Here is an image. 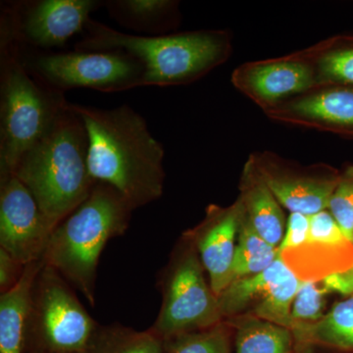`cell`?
Returning a JSON list of instances; mask_svg holds the SVG:
<instances>
[{
    "mask_svg": "<svg viewBox=\"0 0 353 353\" xmlns=\"http://www.w3.org/2000/svg\"><path fill=\"white\" fill-rule=\"evenodd\" d=\"M85 125L88 167L95 183L110 185L137 209L163 194L164 148L145 119L128 105L101 109L67 101Z\"/></svg>",
    "mask_w": 353,
    "mask_h": 353,
    "instance_id": "cell-1",
    "label": "cell"
},
{
    "mask_svg": "<svg viewBox=\"0 0 353 353\" xmlns=\"http://www.w3.org/2000/svg\"><path fill=\"white\" fill-rule=\"evenodd\" d=\"M88 138L81 118L64 101L54 122L21 158L13 175L38 202L54 231L90 196Z\"/></svg>",
    "mask_w": 353,
    "mask_h": 353,
    "instance_id": "cell-2",
    "label": "cell"
},
{
    "mask_svg": "<svg viewBox=\"0 0 353 353\" xmlns=\"http://www.w3.org/2000/svg\"><path fill=\"white\" fill-rule=\"evenodd\" d=\"M87 36L77 50L126 52L145 68L143 85H185L196 82L224 63L232 53V37L222 30L141 37L88 20Z\"/></svg>",
    "mask_w": 353,
    "mask_h": 353,
    "instance_id": "cell-3",
    "label": "cell"
},
{
    "mask_svg": "<svg viewBox=\"0 0 353 353\" xmlns=\"http://www.w3.org/2000/svg\"><path fill=\"white\" fill-rule=\"evenodd\" d=\"M134 208L110 185L97 183L90 196L51 234L43 261L94 306L97 267L111 239L129 228Z\"/></svg>",
    "mask_w": 353,
    "mask_h": 353,
    "instance_id": "cell-4",
    "label": "cell"
},
{
    "mask_svg": "<svg viewBox=\"0 0 353 353\" xmlns=\"http://www.w3.org/2000/svg\"><path fill=\"white\" fill-rule=\"evenodd\" d=\"M1 60L0 180L13 175L21 158L43 138L61 110L63 94L28 72L15 50L6 46Z\"/></svg>",
    "mask_w": 353,
    "mask_h": 353,
    "instance_id": "cell-5",
    "label": "cell"
},
{
    "mask_svg": "<svg viewBox=\"0 0 353 353\" xmlns=\"http://www.w3.org/2000/svg\"><path fill=\"white\" fill-rule=\"evenodd\" d=\"M97 326L75 289L43 263L32 285L24 353H85Z\"/></svg>",
    "mask_w": 353,
    "mask_h": 353,
    "instance_id": "cell-6",
    "label": "cell"
},
{
    "mask_svg": "<svg viewBox=\"0 0 353 353\" xmlns=\"http://www.w3.org/2000/svg\"><path fill=\"white\" fill-rule=\"evenodd\" d=\"M194 243L183 234L160 279L162 303L152 331L162 340L201 331L223 320L218 296L204 275Z\"/></svg>",
    "mask_w": 353,
    "mask_h": 353,
    "instance_id": "cell-7",
    "label": "cell"
},
{
    "mask_svg": "<svg viewBox=\"0 0 353 353\" xmlns=\"http://www.w3.org/2000/svg\"><path fill=\"white\" fill-rule=\"evenodd\" d=\"M29 66L37 80L60 92L74 88L123 92L143 85L145 74L138 59L118 50L39 55Z\"/></svg>",
    "mask_w": 353,
    "mask_h": 353,
    "instance_id": "cell-8",
    "label": "cell"
},
{
    "mask_svg": "<svg viewBox=\"0 0 353 353\" xmlns=\"http://www.w3.org/2000/svg\"><path fill=\"white\" fill-rule=\"evenodd\" d=\"M290 213L312 216L329 208L341 171L328 164L301 166L277 153L263 150L248 157Z\"/></svg>",
    "mask_w": 353,
    "mask_h": 353,
    "instance_id": "cell-9",
    "label": "cell"
},
{
    "mask_svg": "<svg viewBox=\"0 0 353 353\" xmlns=\"http://www.w3.org/2000/svg\"><path fill=\"white\" fill-rule=\"evenodd\" d=\"M301 281L279 256L270 267L234 281L218 296L223 320L252 315L292 330L290 308Z\"/></svg>",
    "mask_w": 353,
    "mask_h": 353,
    "instance_id": "cell-10",
    "label": "cell"
},
{
    "mask_svg": "<svg viewBox=\"0 0 353 353\" xmlns=\"http://www.w3.org/2000/svg\"><path fill=\"white\" fill-rule=\"evenodd\" d=\"M52 232L38 202L17 176L0 180V248L26 266L43 260Z\"/></svg>",
    "mask_w": 353,
    "mask_h": 353,
    "instance_id": "cell-11",
    "label": "cell"
},
{
    "mask_svg": "<svg viewBox=\"0 0 353 353\" xmlns=\"http://www.w3.org/2000/svg\"><path fill=\"white\" fill-rule=\"evenodd\" d=\"M231 81L234 88L263 111L318 88L314 66L301 51L245 62L234 70Z\"/></svg>",
    "mask_w": 353,
    "mask_h": 353,
    "instance_id": "cell-12",
    "label": "cell"
},
{
    "mask_svg": "<svg viewBox=\"0 0 353 353\" xmlns=\"http://www.w3.org/2000/svg\"><path fill=\"white\" fill-rule=\"evenodd\" d=\"M280 257L303 282H322L353 268V241L326 209L310 216L307 240L296 248L281 250Z\"/></svg>",
    "mask_w": 353,
    "mask_h": 353,
    "instance_id": "cell-13",
    "label": "cell"
},
{
    "mask_svg": "<svg viewBox=\"0 0 353 353\" xmlns=\"http://www.w3.org/2000/svg\"><path fill=\"white\" fill-rule=\"evenodd\" d=\"M245 214L240 199L226 208L212 204L201 224L185 233L194 243L217 296L232 283L236 241Z\"/></svg>",
    "mask_w": 353,
    "mask_h": 353,
    "instance_id": "cell-14",
    "label": "cell"
},
{
    "mask_svg": "<svg viewBox=\"0 0 353 353\" xmlns=\"http://www.w3.org/2000/svg\"><path fill=\"white\" fill-rule=\"evenodd\" d=\"M275 122L353 139V88L327 87L263 111Z\"/></svg>",
    "mask_w": 353,
    "mask_h": 353,
    "instance_id": "cell-15",
    "label": "cell"
},
{
    "mask_svg": "<svg viewBox=\"0 0 353 353\" xmlns=\"http://www.w3.org/2000/svg\"><path fill=\"white\" fill-rule=\"evenodd\" d=\"M97 6L99 2L94 0L34 2L14 17L9 34L39 48L62 46L85 29L88 15Z\"/></svg>",
    "mask_w": 353,
    "mask_h": 353,
    "instance_id": "cell-16",
    "label": "cell"
},
{
    "mask_svg": "<svg viewBox=\"0 0 353 353\" xmlns=\"http://www.w3.org/2000/svg\"><path fill=\"white\" fill-rule=\"evenodd\" d=\"M239 189V199L255 231L278 248L285 232L284 208L250 157L243 165Z\"/></svg>",
    "mask_w": 353,
    "mask_h": 353,
    "instance_id": "cell-17",
    "label": "cell"
},
{
    "mask_svg": "<svg viewBox=\"0 0 353 353\" xmlns=\"http://www.w3.org/2000/svg\"><path fill=\"white\" fill-rule=\"evenodd\" d=\"M43 265V260L28 264L17 285L0 296V353H24L32 285Z\"/></svg>",
    "mask_w": 353,
    "mask_h": 353,
    "instance_id": "cell-18",
    "label": "cell"
},
{
    "mask_svg": "<svg viewBox=\"0 0 353 353\" xmlns=\"http://www.w3.org/2000/svg\"><path fill=\"white\" fill-rule=\"evenodd\" d=\"M296 347L353 353V294L332 306L320 321L292 330Z\"/></svg>",
    "mask_w": 353,
    "mask_h": 353,
    "instance_id": "cell-19",
    "label": "cell"
},
{
    "mask_svg": "<svg viewBox=\"0 0 353 353\" xmlns=\"http://www.w3.org/2000/svg\"><path fill=\"white\" fill-rule=\"evenodd\" d=\"M233 330V353H296L292 330L252 315L225 320Z\"/></svg>",
    "mask_w": 353,
    "mask_h": 353,
    "instance_id": "cell-20",
    "label": "cell"
},
{
    "mask_svg": "<svg viewBox=\"0 0 353 353\" xmlns=\"http://www.w3.org/2000/svg\"><path fill=\"white\" fill-rule=\"evenodd\" d=\"M314 66L318 88H353V34H340L301 50Z\"/></svg>",
    "mask_w": 353,
    "mask_h": 353,
    "instance_id": "cell-21",
    "label": "cell"
},
{
    "mask_svg": "<svg viewBox=\"0 0 353 353\" xmlns=\"http://www.w3.org/2000/svg\"><path fill=\"white\" fill-rule=\"evenodd\" d=\"M163 347L152 330L137 331L115 323L99 324L85 353H163Z\"/></svg>",
    "mask_w": 353,
    "mask_h": 353,
    "instance_id": "cell-22",
    "label": "cell"
},
{
    "mask_svg": "<svg viewBox=\"0 0 353 353\" xmlns=\"http://www.w3.org/2000/svg\"><path fill=\"white\" fill-rule=\"evenodd\" d=\"M279 256V248H274L270 243H267L255 231L248 215L245 214L236 241L232 270V283L261 273L270 267Z\"/></svg>",
    "mask_w": 353,
    "mask_h": 353,
    "instance_id": "cell-23",
    "label": "cell"
},
{
    "mask_svg": "<svg viewBox=\"0 0 353 353\" xmlns=\"http://www.w3.org/2000/svg\"><path fill=\"white\" fill-rule=\"evenodd\" d=\"M163 353H233V330L226 322L164 340Z\"/></svg>",
    "mask_w": 353,
    "mask_h": 353,
    "instance_id": "cell-24",
    "label": "cell"
},
{
    "mask_svg": "<svg viewBox=\"0 0 353 353\" xmlns=\"http://www.w3.org/2000/svg\"><path fill=\"white\" fill-rule=\"evenodd\" d=\"M329 294L321 282L301 281L290 308L292 330L296 327L317 323L326 314V297Z\"/></svg>",
    "mask_w": 353,
    "mask_h": 353,
    "instance_id": "cell-25",
    "label": "cell"
},
{
    "mask_svg": "<svg viewBox=\"0 0 353 353\" xmlns=\"http://www.w3.org/2000/svg\"><path fill=\"white\" fill-rule=\"evenodd\" d=\"M328 210L345 236L353 241V164L348 165L341 171Z\"/></svg>",
    "mask_w": 353,
    "mask_h": 353,
    "instance_id": "cell-26",
    "label": "cell"
},
{
    "mask_svg": "<svg viewBox=\"0 0 353 353\" xmlns=\"http://www.w3.org/2000/svg\"><path fill=\"white\" fill-rule=\"evenodd\" d=\"M112 10L129 20L150 22L172 12L176 2L168 0H122L111 2Z\"/></svg>",
    "mask_w": 353,
    "mask_h": 353,
    "instance_id": "cell-27",
    "label": "cell"
},
{
    "mask_svg": "<svg viewBox=\"0 0 353 353\" xmlns=\"http://www.w3.org/2000/svg\"><path fill=\"white\" fill-rule=\"evenodd\" d=\"M310 229V216L301 213H290L287 222L284 238L279 245V250H289L303 245L307 240Z\"/></svg>",
    "mask_w": 353,
    "mask_h": 353,
    "instance_id": "cell-28",
    "label": "cell"
},
{
    "mask_svg": "<svg viewBox=\"0 0 353 353\" xmlns=\"http://www.w3.org/2000/svg\"><path fill=\"white\" fill-rule=\"evenodd\" d=\"M27 266V265H26ZM25 265L20 263L6 250L0 248V292L6 294L20 282L24 275Z\"/></svg>",
    "mask_w": 353,
    "mask_h": 353,
    "instance_id": "cell-29",
    "label": "cell"
},
{
    "mask_svg": "<svg viewBox=\"0 0 353 353\" xmlns=\"http://www.w3.org/2000/svg\"><path fill=\"white\" fill-rule=\"evenodd\" d=\"M323 288L328 292H338L343 296L353 294V268L343 273L336 274L322 281Z\"/></svg>",
    "mask_w": 353,
    "mask_h": 353,
    "instance_id": "cell-30",
    "label": "cell"
},
{
    "mask_svg": "<svg viewBox=\"0 0 353 353\" xmlns=\"http://www.w3.org/2000/svg\"><path fill=\"white\" fill-rule=\"evenodd\" d=\"M296 353H319V352L314 347L303 345V347H296Z\"/></svg>",
    "mask_w": 353,
    "mask_h": 353,
    "instance_id": "cell-31",
    "label": "cell"
}]
</instances>
